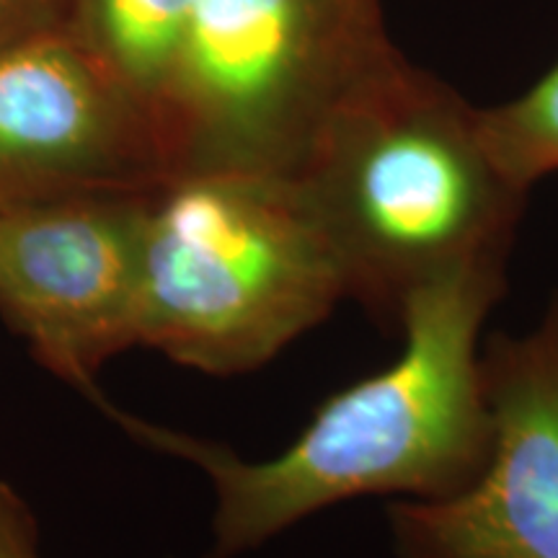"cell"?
Listing matches in <instances>:
<instances>
[{"label": "cell", "instance_id": "obj_1", "mask_svg": "<svg viewBox=\"0 0 558 558\" xmlns=\"http://www.w3.org/2000/svg\"><path fill=\"white\" fill-rule=\"evenodd\" d=\"M505 292V267L437 279L403 303L401 357L316 409L279 456L243 460L226 445L111 407L130 437L213 481V558H235L320 509L367 494L450 497L484 469L492 411L478 333Z\"/></svg>", "mask_w": 558, "mask_h": 558}, {"label": "cell", "instance_id": "obj_2", "mask_svg": "<svg viewBox=\"0 0 558 558\" xmlns=\"http://www.w3.org/2000/svg\"><path fill=\"white\" fill-rule=\"evenodd\" d=\"M290 177L347 298L396 324L437 279L505 267L527 194L488 153L478 109L399 50L333 104Z\"/></svg>", "mask_w": 558, "mask_h": 558}, {"label": "cell", "instance_id": "obj_3", "mask_svg": "<svg viewBox=\"0 0 558 558\" xmlns=\"http://www.w3.org/2000/svg\"><path fill=\"white\" fill-rule=\"evenodd\" d=\"M344 298L341 264L290 173L194 171L145 194L140 347L233 378Z\"/></svg>", "mask_w": 558, "mask_h": 558}, {"label": "cell", "instance_id": "obj_4", "mask_svg": "<svg viewBox=\"0 0 558 558\" xmlns=\"http://www.w3.org/2000/svg\"><path fill=\"white\" fill-rule=\"evenodd\" d=\"M393 52L378 0H197L156 111L166 179L292 173L333 104Z\"/></svg>", "mask_w": 558, "mask_h": 558}, {"label": "cell", "instance_id": "obj_5", "mask_svg": "<svg viewBox=\"0 0 558 558\" xmlns=\"http://www.w3.org/2000/svg\"><path fill=\"white\" fill-rule=\"evenodd\" d=\"M150 192V190H148ZM0 213V316L47 373L101 411L99 373L137 344L145 194Z\"/></svg>", "mask_w": 558, "mask_h": 558}, {"label": "cell", "instance_id": "obj_6", "mask_svg": "<svg viewBox=\"0 0 558 558\" xmlns=\"http://www.w3.org/2000/svg\"><path fill=\"white\" fill-rule=\"evenodd\" d=\"M492 450L460 492L388 509L399 558H558V298L481 354Z\"/></svg>", "mask_w": 558, "mask_h": 558}, {"label": "cell", "instance_id": "obj_7", "mask_svg": "<svg viewBox=\"0 0 558 558\" xmlns=\"http://www.w3.org/2000/svg\"><path fill=\"white\" fill-rule=\"evenodd\" d=\"M163 179L148 111L68 26L0 54V213Z\"/></svg>", "mask_w": 558, "mask_h": 558}, {"label": "cell", "instance_id": "obj_8", "mask_svg": "<svg viewBox=\"0 0 558 558\" xmlns=\"http://www.w3.org/2000/svg\"><path fill=\"white\" fill-rule=\"evenodd\" d=\"M197 0H75L68 29L117 86L156 111L184 50ZM158 137V135H156Z\"/></svg>", "mask_w": 558, "mask_h": 558}, {"label": "cell", "instance_id": "obj_9", "mask_svg": "<svg viewBox=\"0 0 558 558\" xmlns=\"http://www.w3.org/2000/svg\"><path fill=\"white\" fill-rule=\"evenodd\" d=\"M478 130L501 173L530 190L558 171V62L514 101L478 109Z\"/></svg>", "mask_w": 558, "mask_h": 558}, {"label": "cell", "instance_id": "obj_10", "mask_svg": "<svg viewBox=\"0 0 558 558\" xmlns=\"http://www.w3.org/2000/svg\"><path fill=\"white\" fill-rule=\"evenodd\" d=\"M75 0H0V54L68 26Z\"/></svg>", "mask_w": 558, "mask_h": 558}, {"label": "cell", "instance_id": "obj_11", "mask_svg": "<svg viewBox=\"0 0 558 558\" xmlns=\"http://www.w3.org/2000/svg\"><path fill=\"white\" fill-rule=\"evenodd\" d=\"M0 558H41L37 520L5 481H0Z\"/></svg>", "mask_w": 558, "mask_h": 558}]
</instances>
